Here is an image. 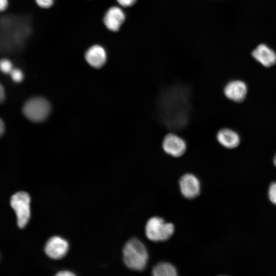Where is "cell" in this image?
Returning a JSON list of instances; mask_svg holds the SVG:
<instances>
[{
    "label": "cell",
    "mask_w": 276,
    "mask_h": 276,
    "mask_svg": "<svg viewBox=\"0 0 276 276\" xmlns=\"http://www.w3.org/2000/svg\"><path fill=\"white\" fill-rule=\"evenodd\" d=\"M148 259L147 249L140 240L132 238L125 243L123 249V260L128 268L142 271L146 268Z\"/></svg>",
    "instance_id": "obj_1"
},
{
    "label": "cell",
    "mask_w": 276,
    "mask_h": 276,
    "mask_svg": "<svg viewBox=\"0 0 276 276\" xmlns=\"http://www.w3.org/2000/svg\"><path fill=\"white\" fill-rule=\"evenodd\" d=\"M174 232L173 223L167 222L157 216L149 219L145 225L146 236L153 242L165 241L173 235Z\"/></svg>",
    "instance_id": "obj_2"
},
{
    "label": "cell",
    "mask_w": 276,
    "mask_h": 276,
    "mask_svg": "<svg viewBox=\"0 0 276 276\" xmlns=\"http://www.w3.org/2000/svg\"><path fill=\"white\" fill-rule=\"evenodd\" d=\"M31 198L26 192H18L11 197L10 204L15 212L19 227L24 228L28 224L31 216Z\"/></svg>",
    "instance_id": "obj_3"
},
{
    "label": "cell",
    "mask_w": 276,
    "mask_h": 276,
    "mask_svg": "<svg viewBox=\"0 0 276 276\" xmlns=\"http://www.w3.org/2000/svg\"><path fill=\"white\" fill-rule=\"evenodd\" d=\"M51 106L49 102L41 97H35L28 100L23 106V113L29 120L40 122L49 116Z\"/></svg>",
    "instance_id": "obj_4"
},
{
    "label": "cell",
    "mask_w": 276,
    "mask_h": 276,
    "mask_svg": "<svg viewBox=\"0 0 276 276\" xmlns=\"http://www.w3.org/2000/svg\"><path fill=\"white\" fill-rule=\"evenodd\" d=\"M187 147L186 141L175 133H168L163 140L162 148L164 151L174 157L183 155L186 151Z\"/></svg>",
    "instance_id": "obj_5"
},
{
    "label": "cell",
    "mask_w": 276,
    "mask_h": 276,
    "mask_svg": "<svg viewBox=\"0 0 276 276\" xmlns=\"http://www.w3.org/2000/svg\"><path fill=\"white\" fill-rule=\"evenodd\" d=\"M179 185L181 193L186 198L194 199L200 194V181L193 174L183 175L179 180Z\"/></svg>",
    "instance_id": "obj_6"
},
{
    "label": "cell",
    "mask_w": 276,
    "mask_h": 276,
    "mask_svg": "<svg viewBox=\"0 0 276 276\" xmlns=\"http://www.w3.org/2000/svg\"><path fill=\"white\" fill-rule=\"evenodd\" d=\"M68 247V243L66 240L59 236H54L47 242L44 251L50 258L58 260L66 255Z\"/></svg>",
    "instance_id": "obj_7"
},
{
    "label": "cell",
    "mask_w": 276,
    "mask_h": 276,
    "mask_svg": "<svg viewBox=\"0 0 276 276\" xmlns=\"http://www.w3.org/2000/svg\"><path fill=\"white\" fill-rule=\"evenodd\" d=\"M125 19V14L118 6H113L105 12L103 21L106 28L112 32L119 31Z\"/></svg>",
    "instance_id": "obj_8"
},
{
    "label": "cell",
    "mask_w": 276,
    "mask_h": 276,
    "mask_svg": "<svg viewBox=\"0 0 276 276\" xmlns=\"http://www.w3.org/2000/svg\"><path fill=\"white\" fill-rule=\"evenodd\" d=\"M84 58L87 63L94 68L102 67L107 60V53L105 48L100 44H94L85 51Z\"/></svg>",
    "instance_id": "obj_9"
},
{
    "label": "cell",
    "mask_w": 276,
    "mask_h": 276,
    "mask_svg": "<svg viewBox=\"0 0 276 276\" xmlns=\"http://www.w3.org/2000/svg\"><path fill=\"white\" fill-rule=\"evenodd\" d=\"M224 94L228 99L240 102L246 97L247 87L245 83L242 81H232L228 82L224 87Z\"/></svg>",
    "instance_id": "obj_10"
},
{
    "label": "cell",
    "mask_w": 276,
    "mask_h": 276,
    "mask_svg": "<svg viewBox=\"0 0 276 276\" xmlns=\"http://www.w3.org/2000/svg\"><path fill=\"white\" fill-rule=\"evenodd\" d=\"M254 58L265 67H269L276 63L274 51L264 44L259 45L252 52Z\"/></svg>",
    "instance_id": "obj_11"
},
{
    "label": "cell",
    "mask_w": 276,
    "mask_h": 276,
    "mask_svg": "<svg viewBox=\"0 0 276 276\" xmlns=\"http://www.w3.org/2000/svg\"><path fill=\"white\" fill-rule=\"evenodd\" d=\"M218 143L225 148L232 149L238 146L240 137L234 131L228 128L219 130L216 135Z\"/></svg>",
    "instance_id": "obj_12"
},
{
    "label": "cell",
    "mask_w": 276,
    "mask_h": 276,
    "mask_svg": "<svg viewBox=\"0 0 276 276\" xmlns=\"http://www.w3.org/2000/svg\"><path fill=\"white\" fill-rule=\"evenodd\" d=\"M152 274L155 276H176L177 275V271L172 264L161 262L153 267Z\"/></svg>",
    "instance_id": "obj_13"
},
{
    "label": "cell",
    "mask_w": 276,
    "mask_h": 276,
    "mask_svg": "<svg viewBox=\"0 0 276 276\" xmlns=\"http://www.w3.org/2000/svg\"><path fill=\"white\" fill-rule=\"evenodd\" d=\"M13 68V62L9 58L4 56L0 58L1 72L5 74H9Z\"/></svg>",
    "instance_id": "obj_14"
},
{
    "label": "cell",
    "mask_w": 276,
    "mask_h": 276,
    "mask_svg": "<svg viewBox=\"0 0 276 276\" xmlns=\"http://www.w3.org/2000/svg\"><path fill=\"white\" fill-rule=\"evenodd\" d=\"M9 74L12 79L15 82H20L24 79L23 72L18 68L14 67Z\"/></svg>",
    "instance_id": "obj_15"
},
{
    "label": "cell",
    "mask_w": 276,
    "mask_h": 276,
    "mask_svg": "<svg viewBox=\"0 0 276 276\" xmlns=\"http://www.w3.org/2000/svg\"><path fill=\"white\" fill-rule=\"evenodd\" d=\"M39 7L42 9H48L54 4L55 0H34Z\"/></svg>",
    "instance_id": "obj_16"
},
{
    "label": "cell",
    "mask_w": 276,
    "mask_h": 276,
    "mask_svg": "<svg viewBox=\"0 0 276 276\" xmlns=\"http://www.w3.org/2000/svg\"><path fill=\"white\" fill-rule=\"evenodd\" d=\"M268 195L270 200L276 205V182H273L270 186Z\"/></svg>",
    "instance_id": "obj_17"
},
{
    "label": "cell",
    "mask_w": 276,
    "mask_h": 276,
    "mask_svg": "<svg viewBox=\"0 0 276 276\" xmlns=\"http://www.w3.org/2000/svg\"><path fill=\"white\" fill-rule=\"evenodd\" d=\"M9 7V0H0V13L6 11Z\"/></svg>",
    "instance_id": "obj_18"
},
{
    "label": "cell",
    "mask_w": 276,
    "mask_h": 276,
    "mask_svg": "<svg viewBox=\"0 0 276 276\" xmlns=\"http://www.w3.org/2000/svg\"><path fill=\"white\" fill-rule=\"evenodd\" d=\"M118 3L121 6L127 7L134 4L136 0H116Z\"/></svg>",
    "instance_id": "obj_19"
},
{
    "label": "cell",
    "mask_w": 276,
    "mask_h": 276,
    "mask_svg": "<svg viewBox=\"0 0 276 276\" xmlns=\"http://www.w3.org/2000/svg\"><path fill=\"white\" fill-rule=\"evenodd\" d=\"M75 275L74 273L68 270L60 271L56 274V275L58 276H73Z\"/></svg>",
    "instance_id": "obj_20"
},
{
    "label": "cell",
    "mask_w": 276,
    "mask_h": 276,
    "mask_svg": "<svg viewBox=\"0 0 276 276\" xmlns=\"http://www.w3.org/2000/svg\"><path fill=\"white\" fill-rule=\"evenodd\" d=\"M5 99V94L3 85L0 83V103L4 102Z\"/></svg>",
    "instance_id": "obj_21"
},
{
    "label": "cell",
    "mask_w": 276,
    "mask_h": 276,
    "mask_svg": "<svg viewBox=\"0 0 276 276\" xmlns=\"http://www.w3.org/2000/svg\"><path fill=\"white\" fill-rule=\"evenodd\" d=\"M5 129V124L3 121L0 119V137L4 133Z\"/></svg>",
    "instance_id": "obj_22"
},
{
    "label": "cell",
    "mask_w": 276,
    "mask_h": 276,
    "mask_svg": "<svg viewBox=\"0 0 276 276\" xmlns=\"http://www.w3.org/2000/svg\"><path fill=\"white\" fill-rule=\"evenodd\" d=\"M273 163H274V165L276 167V154L274 156V159H273Z\"/></svg>",
    "instance_id": "obj_23"
}]
</instances>
